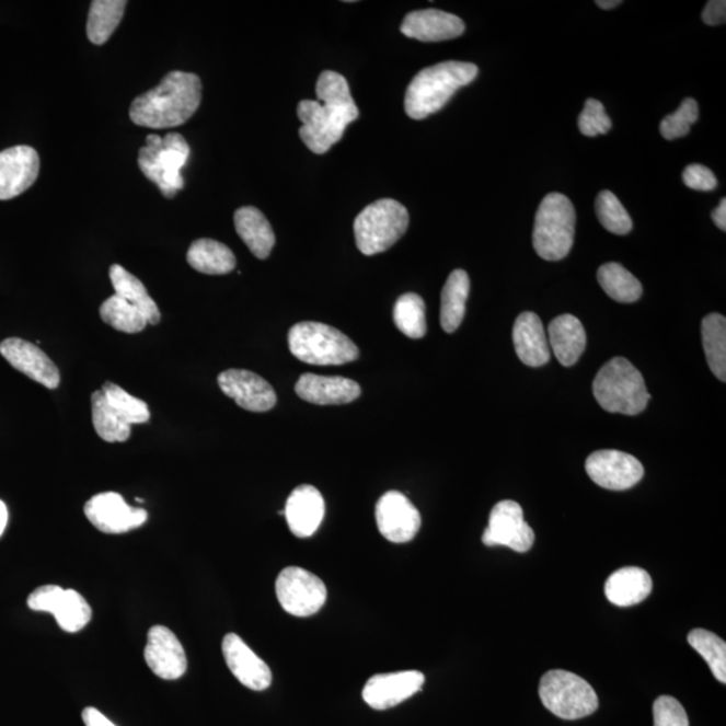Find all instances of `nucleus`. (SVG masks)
<instances>
[{
  "instance_id": "obj_44",
  "label": "nucleus",
  "mask_w": 726,
  "mask_h": 726,
  "mask_svg": "<svg viewBox=\"0 0 726 726\" xmlns=\"http://www.w3.org/2000/svg\"><path fill=\"white\" fill-rule=\"evenodd\" d=\"M684 185L693 191L712 192L717 187V178L711 169L702 164H690L682 174Z\"/></svg>"
},
{
  "instance_id": "obj_7",
  "label": "nucleus",
  "mask_w": 726,
  "mask_h": 726,
  "mask_svg": "<svg viewBox=\"0 0 726 726\" xmlns=\"http://www.w3.org/2000/svg\"><path fill=\"white\" fill-rule=\"evenodd\" d=\"M146 143L138 157L141 173L155 183L164 197L174 198L185 185L181 170L186 166L191 157V147L181 134L175 132L168 134L164 138L149 135Z\"/></svg>"
},
{
  "instance_id": "obj_37",
  "label": "nucleus",
  "mask_w": 726,
  "mask_h": 726,
  "mask_svg": "<svg viewBox=\"0 0 726 726\" xmlns=\"http://www.w3.org/2000/svg\"><path fill=\"white\" fill-rule=\"evenodd\" d=\"M393 321L401 333L412 339H420L427 334L425 303L417 293H405L394 304Z\"/></svg>"
},
{
  "instance_id": "obj_33",
  "label": "nucleus",
  "mask_w": 726,
  "mask_h": 726,
  "mask_svg": "<svg viewBox=\"0 0 726 726\" xmlns=\"http://www.w3.org/2000/svg\"><path fill=\"white\" fill-rule=\"evenodd\" d=\"M598 280L608 297L619 303H634L643 293L641 281L618 263L601 265L598 270Z\"/></svg>"
},
{
  "instance_id": "obj_12",
  "label": "nucleus",
  "mask_w": 726,
  "mask_h": 726,
  "mask_svg": "<svg viewBox=\"0 0 726 726\" xmlns=\"http://www.w3.org/2000/svg\"><path fill=\"white\" fill-rule=\"evenodd\" d=\"M535 534L525 521L522 507L515 500H502L489 512L482 541L486 546H506L518 553L529 552Z\"/></svg>"
},
{
  "instance_id": "obj_41",
  "label": "nucleus",
  "mask_w": 726,
  "mask_h": 726,
  "mask_svg": "<svg viewBox=\"0 0 726 726\" xmlns=\"http://www.w3.org/2000/svg\"><path fill=\"white\" fill-rule=\"evenodd\" d=\"M699 104L694 99H684L680 110L666 116L660 123L659 131L666 140H676L690 132L693 124L699 120Z\"/></svg>"
},
{
  "instance_id": "obj_2",
  "label": "nucleus",
  "mask_w": 726,
  "mask_h": 726,
  "mask_svg": "<svg viewBox=\"0 0 726 726\" xmlns=\"http://www.w3.org/2000/svg\"><path fill=\"white\" fill-rule=\"evenodd\" d=\"M203 100V82L197 74L174 70L161 84L135 99L129 117L137 126L163 129L192 119Z\"/></svg>"
},
{
  "instance_id": "obj_46",
  "label": "nucleus",
  "mask_w": 726,
  "mask_h": 726,
  "mask_svg": "<svg viewBox=\"0 0 726 726\" xmlns=\"http://www.w3.org/2000/svg\"><path fill=\"white\" fill-rule=\"evenodd\" d=\"M82 719H84L87 726H117L110 718H106L102 712L97 711L96 707H87L82 712Z\"/></svg>"
},
{
  "instance_id": "obj_11",
  "label": "nucleus",
  "mask_w": 726,
  "mask_h": 726,
  "mask_svg": "<svg viewBox=\"0 0 726 726\" xmlns=\"http://www.w3.org/2000/svg\"><path fill=\"white\" fill-rule=\"evenodd\" d=\"M27 606L33 611L49 612L67 633H79L91 622L92 608L84 596L74 589L44 586L28 596Z\"/></svg>"
},
{
  "instance_id": "obj_9",
  "label": "nucleus",
  "mask_w": 726,
  "mask_h": 726,
  "mask_svg": "<svg viewBox=\"0 0 726 726\" xmlns=\"http://www.w3.org/2000/svg\"><path fill=\"white\" fill-rule=\"evenodd\" d=\"M539 692L546 710L563 719L588 717L599 707L594 688L571 671H548L541 678Z\"/></svg>"
},
{
  "instance_id": "obj_13",
  "label": "nucleus",
  "mask_w": 726,
  "mask_h": 726,
  "mask_svg": "<svg viewBox=\"0 0 726 726\" xmlns=\"http://www.w3.org/2000/svg\"><path fill=\"white\" fill-rule=\"evenodd\" d=\"M587 474L598 486L623 492L634 487L645 475L639 460L622 451L603 450L589 454L586 462Z\"/></svg>"
},
{
  "instance_id": "obj_10",
  "label": "nucleus",
  "mask_w": 726,
  "mask_h": 726,
  "mask_svg": "<svg viewBox=\"0 0 726 726\" xmlns=\"http://www.w3.org/2000/svg\"><path fill=\"white\" fill-rule=\"evenodd\" d=\"M276 596L283 610L289 615L307 618L315 615L326 603L327 588L311 572L288 566L276 580Z\"/></svg>"
},
{
  "instance_id": "obj_48",
  "label": "nucleus",
  "mask_w": 726,
  "mask_h": 726,
  "mask_svg": "<svg viewBox=\"0 0 726 726\" xmlns=\"http://www.w3.org/2000/svg\"><path fill=\"white\" fill-rule=\"evenodd\" d=\"M9 511L8 507L0 500V537H2L5 527H8Z\"/></svg>"
},
{
  "instance_id": "obj_35",
  "label": "nucleus",
  "mask_w": 726,
  "mask_h": 726,
  "mask_svg": "<svg viewBox=\"0 0 726 726\" xmlns=\"http://www.w3.org/2000/svg\"><path fill=\"white\" fill-rule=\"evenodd\" d=\"M91 401L93 425L100 438L108 442L127 441L131 435V425L117 416L102 389L92 393Z\"/></svg>"
},
{
  "instance_id": "obj_1",
  "label": "nucleus",
  "mask_w": 726,
  "mask_h": 726,
  "mask_svg": "<svg viewBox=\"0 0 726 726\" xmlns=\"http://www.w3.org/2000/svg\"><path fill=\"white\" fill-rule=\"evenodd\" d=\"M318 102L302 100L298 105V117L303 123L300 138L307 149L322 155L344 138L348 124L359 116L350 88L344 76L326 70L316 82Z\"/></svg>"
},
{
  "instance_id": "obj_47",
  "label": "nucleus",
  "mask_w": 726,
  "mask_h": 726,
  "mask_svg": "<svg viewBox=\"0 0 726 726\" xmlns=\"http://www.w3.org/2000/svg\"><path fill=\"white\" fill-rule=\"evenodd\" d=\"M712 218L717 228L726 230V199L723 198L722 203L712 212Z\"/></svg>"
},
{
  "instance_id": "obj_29",
  "label": "nucleus",
  "mask_w": 726,
  "mask_h": 726,
  "mask_svg": "<svg viewBox=\"0 0 726 726\" xmlns=\"http://www.w3.org/2000/svg\"><path fill=\"white\" fill-rule=\"evenodd\" d=\"M470 277L463 269L448 276L441 292L440 323L446 333L457 332L465 315V303L470 295Z\"/></svg>"
},
{
  "instance_id": "obj_40",
  "label": "nucleus",
  "mask_w": 726,
  "mask_h": 726,
  "mask_svg": "<svg viewBox=\"0 0 726 726\" xmlns=\"http://www.w3.org/2000/svg\"><path fill=\"white\" fill-rule=\"evenodd\" d=\"M595 208L601 226L608 232L623 235L629 234L633 229V220L615 194L608 191L601 192L596 198Z\"/></svg>"
},
{
  "instance_id": "obj_6",
  "label": "nucleus",
  "mask_w": 726,
  "mask_h": 726,
  "mask_svg": "<svg viewBox=\"0 0 726 726\" xmlns=\"http://www.w3.org/2000/svg\"><path fill=\"white\" fill-rule=\"evenodd\" d=\"M576 211L564 194L551 193L542 199L535 215L533 245L541 258L558 262L574 246Z\"/></svg>"
},
{
  "instance_id": "obj_38",
  "label": "nucleus",
  "mask_w": 726,
  "mask_h": 726,
  "mask_svg": "<svg viewBox=\"0 0 726 726\" xmlns=\"http://www.w3.org/2000/svg\"><path fill=\"white\" fill-rule=\"evenodd\" d=\"M688 642L706 660L716 680L725 683L726 645L722 637L711 633V631L696 629L688 635Z\"/></svg>"
},
{
  "instance_id": "obj_5",
  "label": "nucleus",
  "mask_w": 726,
  "mask_h": 726,
  "mask_svg": "<svg viewBox=\"0 0 726 726\" xmlns=\"http://www.w3.org/2000/svg\"><path fill=\"white\" fill-rule=\"evenodd\" d=\"M289 350L304 364L338 366L356 361V344L339 330L319 322H300L289 330Z\"/></svg>"
},
{
  "instance_id": "obj_8",
  "label": "nucleus",
  "mask_w": 726,
  "mask_h": 726,
  "mask_svg": "<svg viewBox=\"0 0 726 726\" xmlns=\"http://www.w3.org/2000/svg\"><path fill=\"white\" fill-rule=\"evenodd\" d=\"M410 227V212L395 199L383 198L366 206L354 221L358 250L365 256L379 255L392 247Z\"/></svg>"
},
{
  "instance_id": "obj_17",
  "label": "nucleus",
  "mask_w": 726,
  "mask_h": 726,
  "mask_svg": "<svg viewBox=\"0 0 726 726\" xmlns=\"http://www.w3.org/2000/svg\"><path fill=\"white\" fill-rule=\"evenodd\" d=\"M424 682L423 672L417 670L377 675L366 682L364 701L376 711L391 710L420 692Z\"/></svg>"
},
{
  "instance_id": "obj_24",
  "label": "nucleus",
  "mask_w": 726,
  "mask_h": 726,
  "mask_svg": "<svg viewBox=\"0 0 726 726\" xmlns=\"http://www.w3.org/2000/svg\"><path fill=\"white\" fill-rule=\"evenodd\" d=\"M295 392L307 403L342 405L353 403L361 395V387L345 377H324L306 373L300 377Z\"/></svg>"
},
{
  "instance_id": "obj_18",
  "label": "nucleus",
  "mask_w": 726,
  "mask_h": 726,
  "mask_svg": "<svg viewBox=\"0 0 726 726\" xmlns=\"http://www.w3.org/2000/svg\"><path fill=\"white\" fill-rule=\"evenodd\" d=\"M221 391L233 399L242 410L268 412L277 401L275 389L263 377L252 371L230 369L218 376Z\"/></svg>"
},
{
  "instance_id": "obj_45",
  "label": "nucleus",
  "mask_w": 726,
  "mask_h": 726,
  "mask_svg": "<svg viewBox=\"0 0 726 726\" xmlns=\"http://www.w3.org/2000/svg\"><path fill=\"white\" fill-rule=\"evenodd\" d=\"M702 21L710 26L724 25L726 22V2L724 0L707 2L704 11H702Z\"/></svg>"
},
{
  "instance_id": "obj_4",
  "label": "nucleus",
  "mask_w": 726,
  "mask_h": 726,
  "mask_svg": "<svg viewBox=\"0 0 726 726\" xmlns=\"http://www.w3.org/2000/svg\"><path fill=\"white\" fill-rule=\"evenodd\" d=\"M594 394L604 411L627 416L639 415L650 401L641 371L625 358H613L599 370Z\"/></svg>"
},
{
  "instance_id": "obj_34",
  "label": "nucleus",
  "mask_w": 726,
  "mask_h": 726,
  "mask_svg": "<svg viewBox=\"0 0 726 726\" xmlns=\"http://www.w3.org/2000/svg\"><path fill=\"white\" fill-rule=\"evenodd\" d=\"M702 342L705 356L713 374L719 381H726V319L711 314L702 321Z\"/></svg>"
},
{
  "instance_id": "obj_26",
  "label": "nucleus",
  "mask_w": 726,
  "mask_h": 726,
  "mask_svg": "<svg viewBox=\"0 0 726 726\" xmlns=\"http://www.w3.org/2000/svg\"><path fill=\"white\" fill-rule=\"evenodd\" d=\"M549 347L563 366H574L587 346L586 330L574 315H561L549 324Z\"/></svg>"
},
{
  "instance_id": "obj_31",
  "label": "nucleus",
  "mask_w": 726,
  "mask_h": 726,
  "mask_svg": "<svg viewBox=\"0 0 726 726\" xmlns=\"http://www.w3.org/2000/svg\"><path fill=\"white\" fill-rule=\"evenodd\" d=\"M187 263L200 274L227 275L235 268V256L222 242L200 239L188 250Z\"/></svg>"
},
{
  "instance_id": "obj_15",
  "label": "nucleus",
  "mask_w": 726,
  "mask_h": 726,
  "mask_svg": "<svg viewBox=\"0 0 726 726\" xmlns=\"http://www.w3.org/2000/svg\"><path fill=\"white\" fill-rule=\"evenodd\" d=\"M377 527L394 544L415 539L422 528V516L415 505L400 492H388L377 502Z\"/></svg>"
},
{
  "instance_id": "obj_19",
  "label": "nucleus",
  "mask_w": 726,
  "mask_h": 726,
  "mask_svg": "<svg viewBox=\"0 0 726 726\" xmlns=\"http://www.w3.org/2000/svg\"><path fill=\"white\" fill-rule=\"evenodd\" d=\"M0 354L14 369L47 389L60 387L61 376L55 362L51 361L38 346L21 338L4 339L0 344Z\"/></svg>"
},
{
  "instance_id": "obj_3",
  "label": "nucleus",
  "mask_w": 726,
  "mask_h": 726,
  "mask_svg": "<svg viewBox=\"0 0 726 726\" xmlns=\"http://www.w3.org/2000/svg\"><path fill=\"white\" fill-rule=\"evenodd\" d=\"M480 69L475 64L447 61L425 68L411 81L405 93V112L423 120L445 106L460 88L471 84Z\"/></svg>"
},
{
  "instance_id": "obj_27",
  "label": "nucleus",
  "mask_w": 726,
  "mask_h": 726,
  "mask_svg": "<svg viewBox=\"0 0 726 726\" xmlns=\"http://www.w3.org/2000/svg\"><path fill=\"white\" fill-rule=\"evenodd\" d=\"M606 596L612 604L631 607L642 603L653 590L652 576L636 566H625L608 577Z\"/></svg>"
},
{
  "instance_id": "obj_20",
  "label": "nucleus",
  "mask_w": 726,
  "mask_h": 726,
  "mask_svg": "<svg viewBox=\"0 0 726 726\" xmlns=\"http://www.w3.org/2000/svg\"><path fill=\"white\" fill-rule=\"evenodd\" d=\"M39 174L38 152L15 146L0 152V200L13 199L34 185Z\"/></svg>"
},
{
  "instance_id": "obj_32",
  "label": "nucleus",
  "mask_w": 726,
  "mask_h": 726,
  "mask_svg": "<svg viewBox=\"0 0 726 726\" xmlns=\"http://www.w3.org/2000/svg\"><path fill=\"white\" fill-rule=\"evenodd\" d=\"M124 0H94L88 16V38L94 45H103L115 33L124 16Z\"/></svg>"
},
{
  "instance_id": "obj_14",
  "label": "nucleus",
  "mask_w": 726,
  "mask_h": 726,
  "mask_svg": "<svg viewBox=\"0 0 726 726\" xmlns=\"http://www.w3.org/2000/svg\"><path fill=\"white\" fill-rule=\"evenodd\" d=\"M85 516L94 528L106 534H123L147 522V511L127 505L120 494L103 493L87 502Z\"/></svg>"
},
{
  "instance_id": "obj_39",
  "label": "nucleus",
  "mask_w": 726,
  "mask_h": 726,
  "mask_svg": "<svg viewBox=\"0 0 726 726\" xmlns=\"http://www.w3.org/2000/svg\"><path fill=\"white\" fill-rule=\"evenodd\" d=\"M102 391L106 401L117 413L122 420L129 425L145 424L150 420L149 405L134 395L124 391L123 388L114 382L104 383Z\"/></svg>"
},
{
  "instance_id": "obj_43",
  "label": "nucleus",
  "mask_w": 726,
  "mask_h": 726,
  "mask_svg": "<svg viewBox=\"0 0 726 726\" xmlns=\"http://www.w3.org/2000/svg\"><path fill=\"white\" fill-rule=\"evenodd\" d=\"M653 713L654 726H690L681 702L670 695H660L655 700Z\"/></svg>"
},
{
  "instance_id": "obj_36",
  "label": "nucleus",
  "mask_w": 726,
  "mask_h": 726,
  "mask_svg": "<svg viewBox=\"0 0 726 726\" xmlns=\"http://www.w3.org/2000/svg\"><path fill=\"white\" fill-rule=\"evenodd\" d=\"M100 316L111 327L126 334L141 333L147 327V324H149L146 316L141 314L137 307L128 303L127 300H124L116 293L112 295L100 307Z\"/></svg>"
},
{
  "instance_id": "obj_25",
  "label": "nucleus",
  "mask_w": 726,
  "mask_h": 726,
  "mask_svg": "<svg viewBox=\"0 0 726 726\" xmlns=\"http://www.w3.org/2000/svg\"><path fill=\"white\" fill-rule=\"evenodd\" d=\"M512 341L517 356L530 368H539L551 361V347H549L544 324L534 312H523L517 318Z\"/></svg>"
},
{
  "instance_id": "obj_49",
  "label": "nucleus",
  "mask_w": 726,
  "mask_h": 726,
  "mask_svg": "<svg viewBox=\"0 0 726 726\" xmlns=\"http://www.w3.org/2000/svg\"><path fill=\"white\" fill-rule=\"evenodd\" d=\"M596 4H598L600 9L612 10L618 8V5H621L622 2L621 0H598Z\"/></svg>"
},
{
  "instance_id": "obj_21",
  "label": "nucleus",
  "mask_w": 726,
  "mask_h": 726,
  "mask_svg": "<svg viewBox=\"0 0 726 726\" xmlns=\"http://www.w3.org/2000/svg\"><path fill=\"white\" fill-rule=\"evenodd\" d=\"M222 653L229 670L245 688L263 692L273 683L269 666L238 634L223 637Z\"/></svg>"
},
{
  "instance_id": "obj_23",
  "label": "nucleus",
  "mask_w": 726,
  "mask_h": 726,
  "mask_svg": "<svg viewBox=\"0 0 726 726\" xmlns=\"http://www.w3.org/2000/svg\"><path fill=\"white\" fill-rule=\"evenodd\" d=\"M324 511L326 506L321 492L310 484H302L287 499L285 516L289 530L299 539L314 535L321 527Z\"/></svg>"
},
{
  "instance_id": "obj_28",
  "label": "nucleus",
  "mask_w": 726,
  "mask_h": 726,
  "mask_svg": "<svg viewBox=\"0 0 726 726\" xmlns=\"http://www.w3.org/2000/svg\"><path fill=\"white\" fill-rule=\"evenodd\" d=\"M234 227L242 241L257 258H268L275 246V233L267 217L253 206L234 212Z\"/></svg>"
},
{
  "instance_id": "obj_22",
  "label": "nucleus",
  "mask_w": 726,
  "mask_h": 726,
  "mask_svg": "<svg viewBox=\"0 0 726 726\" xmlns=\"http://www.w3.org/2000/svg\"><path fill=\"white\" fill-rule=\"evenodd\" d=\"M401 33L422 43H441L460 37L465 31L464 22L459 16L446 11L427 9L413 11L404 18Z\"/></svg>"
},
{
  "instance_id": "obj_16",
  "label": "nucleus",
  "mask_w": 726,
  "mask_h": 726,
  "mask_svg": "<svg viewBox=\"0 0 726 726\" xmlns=\"http://www.w3.org/2000/svg\"><path fill=\"white\" fill-rule=\"evenodd\" d=\"M145 659L153 675L162 680H178L187 670L185 648L173 631L153 625L147 635Z\"/></svg>"
},
{
  "instance_id": "obj_42",
  "label": "nucleus",
  "mask_w": 726,
  "mask_h": 726,
  "mask_svg": "<svg viewBox=\"0 0 726 726\" xmlns=\"http://www.w3.org/2000/svg\"><path fill=\"white\" fill-rule=\"evenodd\" d=\"M612 128L610 116L606 114L604 105L599 100L588 99L586 106L578 116V129L586 137L594 138L604 135Z\"/></svg>"
},
{
  "instance_id": "obj_30",
  "label": "nucleus",
  "mask_w": 726,
  "mask_h": 726,
  "mask_svg": "<svg viewBox=\"0 0 726 726\" xmlns=\"http://www.w3.org/2000/svg\"><path fill=\"white\" fill-rule=\"evenodd\" d=\"M110 277L115 293L127 300L128 303L137 307L141 314L146 316L149 324L155 326V324L161 322L162 315L158 309V304L153 302L149 291H147L143 283L137 276L129 274L122 265L114 264L110 269Z\"/></svg>"
}]
</instances>
